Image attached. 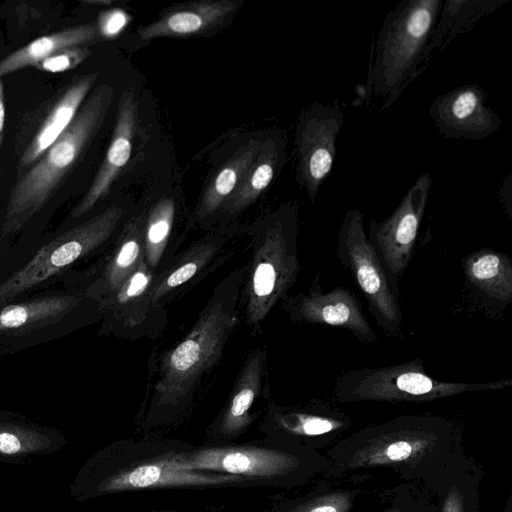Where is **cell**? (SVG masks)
I'll return each instance as SVG.
<instances>
[{"instance_id":"6da1fadb","label":"cell","mask_w":512,"mask_h":512,"mask_svg":"<svg viewBox=\"0 0 512 512\" xmlns=\"http://www.w3.org/2000/svg\"><path fill=\"white\" fill-rule=\"evenodd\" d=\"M176 451L151 448L147 456H140L139 448L132 444H112L83 464L70 485V494L84 501L132 490L252 484L238 475L178 469L173 463Z\"/></svg>"},{"instance_id":"7a4b0ae2","label":"cell","mask_w":512,"mask_h":512,"mask_svg":"<svg viewBox=\"0 0 512 512\" xmlns=\"http://www.w3.org/2000/svg\"><path fill=\"white\" fill-rule=\"evenodd\" d=\"M113 97L112 86H97L67 129L16 179L3 218V234L22 228L55 194L103 124Z\"/></svg>"},{"instance_id":"3957f363","label":"cell","mask_w":512,"mask_h":512,"mask_svg":"<svg viewBox=\"0 0 512 512\" xmlns=\"http://www.w3.org/2000/svg\"><path fill=\"white\" fill-rule=\"evenodd\" d=\"M442 4V0H403L385 16L370 78L374 94L382 100L380 111L425 70Z\"/></svg>"},{"instance_id":"277c9868","label":"cell","mask_w":512,"mask_h":512,"mask_svg":"<svg viewBox=\"0 0 512 512\" xmlns=\"http://www.w3.org/2000/svg\"><path fill=\"white\" fill-rule=\"evenodd\" d=\"M511 386L512 379L489 382L436 379L425 371L421 359H415L383 367L346 371L337 378L334 391L342 401H425Z\"/></svg>"},{"instance_id":"5b68a950","label":"cell","mask_w":512,"mask_h":512,"mask_svg":"<svg viewBox=\"0 0 512 512\" xmlns=\"http://www.w3.org/2000/svg\"><path fill=\"white\" fill-rule=\"evenodd\" d=\"M336 255L368 304L378 326L390 337L402 331L399 297L390 285L386 270L364 229L358 209L346 211L337 235Z\"/></svg>"},{"instance_id":"8992f818","label":"cell","mask_w":512,"mask_h":512,"mask_svg":"<svg viewBox=\"0 0 512 512\" xmlns=\"http://www.w3.org/2000/svg\"><path fill=\"white\" fill-rule=\"evenodd\" d=\"M228 300L211 301L188 336L164 359L156 390L164 403H175L219 356L237 316Z\"/></svg>"},{"instance_id":"52a82bcc","label":"cell","mask_w":512,"mask_h":512,"mask_svg":"<svg viewBox=\"0 0 512 512\" xmlns=\"http://www.w3.org/2000/svg\"><path fill=\"white\" fill-rule=\"evenodd\" d=\"M124 211L110 206L45 244L21 269L0 283V307L42 284L105 243Z\"/></svg>"},{"instance_id":"ba28073f","label":"cell","mask_w":512,"mask_h":512,"mask_svg":"<svg viewBox=\"0 0 512 512\" xmlns=\"http://www.w3.org/2000/svg\"><path fill=\"white\" fill-rule=\"evenodd\" d=\"M297 208H285L267 227L253 262L248 291L250 322L262 320L293 286L299 271Z\"/></svg>"},{"instance_id":"9c48e42d","label":"cell","mask_w":512,"mask_h":512,"mask_svg":"<svg viewBox=\"0 0 512 512\" xmlns=\"http://www.w3.org/2000/svg\"><path fill=\"white\" fill-rule=\"evenodd\" d=\"M98 78L97 72L73 77L21 120L15 134L16 179L25 173L71 124Z\"/></svg>"},{"instance_id":"30bf717a","label":"cell","mask_w":512,"mask_h":512,"mask_svg":"<svg viewBox=\"0 0 512 512\" xmlns=\"http://www.w3.org/2000/svg\"><path fill=\"white\" fill-rule=\"evenodd\" d=\"M432 176L422 174L385 220L371 219L368 240L386 270L394 294L400 298V281L412 258L425 213Z\"/></svg>"},{"instance_id":"8fae6325","label":"cell","mask_w":512,"mask_h":512,"mask_svg":"<svg viewBox=\"0 0 512 512\" xmlns=\"http://www.w3.org/2000/svg\"><path fill=\"white\" fill-rule=\"evenodd\" d=\"M344 123L334 105L314 103L301 116L296 131L297 179L310 201L329 176L336 157V140Z\"/></svg>"},{"instance_id":"7c38bea8","label":"cell","mask_w":512,"mask_h":512,"mask_svg":"<svg viewBox=\"0 0 512 512\" xmlns=\"http://www.w3.org/2000/svg\"><path fill=\"white\" fill-rule=\"evenodd\" d=\"M286 308L295 322L345 329L364 343L378 340L355 293L342 286L323 291L318 277L306 293L289 299Z\"/></svg>"},{"instance_id":"4fadbf2b","label":"cell","mask_w":512,"mask_h":512,"mask_svg":"<svg viewBox=\"0 0 512 512\" xmlns=\"http://www.w3.org/2000/svg\"><path fill=\"white\" fill-rule=\"evenodd\" d=\"M178 469L238 475L250 480H269L283 473L289 459L282 453L261 446H210L177 450L173 456Z\"/></svg>"},{"instance_id":"5bb4252c","label":"cell","mask_w":512,"mask_h":512,"mask_svg":"<svg viewBox=\"0 0 512 512\" xmlns=\"http://www.w3.org/2000/svg\"><path fill=\"white\" fill-rule=\"evenodd\" d=\"M487 94L477 85H464L437 96L429 114L447 138L479 140L501 125L500 116L486 105Z\"/></svg>"},{"instance_id":"9a60e30c","label":"cell","mask_w":512,"mask_h":512,"mask_svg":"<svg viewBox=\"0 0 512 512\" xmlns=\"http://www.w3.org/2000/svg\"><path fill=\"white\" fill-rule=\"evenodd\" d=\"M138 118V102L133 90L122 92L116 122L106 155L85 195L72 210V218L80 217L93 209L110 191L114 181L128 163Z\"/></svg>"},{"instance_id":"2e32d148","label":"cell","mask_w":512,"mask_h":512,"mask_svg":"<svg viewBox=\"0 0 512 512\" xmlns=\"http://www.w3.org/2000/svg\"><path fill=\"white\" fill-rule=\"evenodd\" d=\"M74 294H52L0 307V340H16L60 323L81 302Z\"/></svg>"},{"instance_id":"e0dca14e","label":"cell","mask_w":512,"mask_h":512,"mask_svg":"<svg viewBox=\"0 0 512 512\" xmlns=\"http://www.w3.org/2000/svg\"><path fill=\"white\" fill-rule=\"evenodd\" d=\"M239 7L237 1L202 0L172 7L138 30L141 40L162 37H186L206 32L221 24Z\"/></svg>"},{"instance_id":"ac0fdd59","label":"cell","mask_w":512,"mask_h":512,"mask_svg":"<svg viewBox=\"0 0 512 512\" xmlns=\"http://www.w3.org/2000/svg\"><path fill=\"white\" fill-rule=\"evenodd\" d=\"M465 287L484 303L505 308L512 302V261L505 253L483 248L462 258Z\"/></svg>"},{"instance_id":"d6986e66","label":"cell","mask_w":512,"mask_h":512,"mask_svg":"<svg viewBox=\"0 0 512 512\" xmlns=\"http://www.w3.org/2000/svg\"><path fill=\"white\" fill-rule=\"evenodd\" d=\"M61 433L31 422L0 415V460L18 462L55 453L66 445Z\"/></svg>"},{"instance_id":"ffe728a7","label":"cell","mask_w":512,"mask_h":512,"mask_svg":"<svg viewBox=\"0 0 512 512\" xmlns=\"http://www.w3.org/2000/svg\"><path fill=\"white\" fill-rule=\"evenodd\" d=\"M100 32L97 23H86L68 27L35 39L0 60V78L29 66H36L53 54L76 46H88L98 41Z\"/></svg>"},{"instance_id":"44dd1931","label":"cell","mask_w":512,"mask_h":512,"mask_svg":"<svg viewBox=\"0 0 512 512\" xmlns=\"http://www.w3.org/2000/svg\"><path fill=\"white\" fill-rule=\"evenodd\" d=\"M510 0H446L433 31L428 55L443 51L460 34L470 30L480 19L496 11Z\"/></svg>"},{"instance_id":"7402d4cb","label":"cell","mask_w":512,"mask_h":512,"mask_svg":"<svg viewBox=\"0 0 512 512\" xmlns=\"http://www.w3.org/2000/svg\"><path fill=\"white\" fill-rule=\"evenodd\" d=\"M262 145L259 141L251 140L221 167L203 192L196 210L198 219L208 217L226 204L245 177Z\"/></svg>"},{"instance_id":"603a6c76","label":"cell","mask_w":512,"mask_h":512,"mask_svg":"<svg viewBox=\"0 0 512 512\" xmlns=\"http://www.w3.org/2000/svg\"><path fill=\"white\" fill-rule=\"evenodd\" d=\"M281 160L279 143H263L245 177L222 207L229 214L237 213L254 202L270 185Z\"/></svg>"},{"instance_id":"cb8c5ba5","label":"cell","mask_w":512,"mask_h":512,"mask_svg":"<svg viewBox=\"0 0 512 512\" xmlns=\"http://www.w3.org/2000/svg\"><path fill=\"white\" fill-rule=\"evenodd\" d=\"M144 252V222L131 219L124 230L121 241L104 272V285L113 294L142 262Z\"/></svg>"},{"instance_id":"d4e9b609","label":"cell","mask_w":512,"mask_h":512,"mask_svg":"<svg viewBox=\"0 0 512 512\" xmlns=\"http://www.w3.org/2000/svg\"><path fill=\"white\" fill-rule=\"evenodd\" d=\"M262 362L260 356H254L247 364L230 405L220 425V432L225 436L241 433L252 421L249 415L254 399L261 385Z\"/></svg>"},{"instance_id":"484cf974","label":"cell","mask_w":512,"mask_h":512,"mask_svg":"<svg viewBox=\"0 0 512 512\" xmlns=\"http://www.w3.org/2000/svg\"><path fill=\"white\" fill-rule=\"evenodd\" d=\"M175 217V202L162 198L152 207L144 223V253L147 265L156 268L166 248Z\"/></svg>"},{"instance_id":"4316f807","label":"cell","mask_w":512,"mask_h":512,"mask_svg":"<svg viewBox=\"0 0 512 512\" xmlns=\"http://www.w3.org/2000/svg\"><path fill=\"white\" fill-rule=\"evenodd\" d=\"M215 248L207 244L189 255L188 259L182 260L181 264L169 273L162 281L155 284L150 290V300L156 302L170 290L190 280L199 269L214 254Z\"/></svg>"},{"instance_id":"83f0119b","label":"cell","mask_w":512,"mask_h":512,"mask_svg":"<svg viewBox=\"0 0 512 512\" xmlns=\"http://www.w3.org/2000/svg\"><path fill=\"white\" fill-rule=\"evenodd\" d=\"M152 273L150 267L141 262L136 270L123 282L112 296V305L116 308H125L131 306L136 300L148 294V288L151 285Z\"/></svg>"},{"instance_id":"f1b7e54d","label":"cell","mask_w":512,"mask_h":512,"mask_svg":"<svg viewBox=\"0 0 512 512\" xmlns=\"http://www.w3.org/2000/svg\"><path fill=\"white\" fill-rule=\"evenodd\" d=\"M287 430L305 435H320L340 426L339 421L316 414L291 413L278 419Z\"/></svg>"},{"instance_id":"f546056e","label":"cell","mask_w":512,"mask_h":512,"mask_svg":"<svg viewBox=\"0 0 512 512\" xmlns=\"http://www.w3.org/2000/svg\"><path fill=\"white\" fill-rule=\"evenodd\" d=\"M90 54L88 46L71 47L53 54L35 67L44 72H65L80 65Z\"/></svg>"},{"instance_id":"4dcf8cb0","label":"cell","mask_w":512,"mask_h":512,"mask_svg":"<svg viewBox=\"0 0 512 512\" xmlns=\"http://www.w3.org/2000/svg\"><path fill=\"white\" fill-rule=\"evenodd\" d=\"M124 23V15L118 11L106 14L98 25L100 34L112 35L118 31Z\"/></svg>"},{"instance_id":"1f68e13d","label":"cell","mask_w":512,"mask_h":512,"mask_svg":"<svg viewBox=\"0 0 512 512\" xmlns=\"http://www.w3.org/2000/svg\"><path fill=\"white\" fill-rule=\"evenodd\" d=\"M412 453V446L407 441H396L391 443L385 451L386 457L392 461H401L408 458Z\"/></svg>"},{"instance_id":"d6a6232c","label":"cell","mask_w":512,"mask_h":512,"mask_svg":"<svg viewBox=\"0 0 512 512\" xmlns=\"http://www.w3.org/2000/svg\"><path fill=\"white\" fill-rule=\"evenodd\" d=\"M511 175L505 178L501 188V198L509 218L512 217V195H511Z\"/></svg>"},{"instance_id":"836d02e7","label":"cell","mask_w":512,"mask_h":512,"mask_svg":"<svg viewBox=\"0 0 512 512\" xmlns=\"http://www.w3.org/2000/svg\"><path fill=\"white\" fill-rule=\"evenodd\" d=\"M4 124H5V94L3 78H0V178L2 176L1 171V150L4 138Z\"/></svg>"},{"instance_id":"e575fe53","label":"cell","mask_w":512,"mask_h":512,"mask_svg":"<svg viewBox=\"0 0 512 512\" xmlns=\"http://www.w3.org/2000/svg\"><path fill=\"white\" fill-rule=\"evenodd\" d=\"M309 512H337L336 508L330 505L318 506L311 509Z\"/></svg>"},{"instance_id":"d590c367","label":"cell","mask_w":512,"mask_h":512,"mask_svg":"<svg viewBox=\"0 0 512 512\" xmlns=\"http://www.w3.org/2000/svg\"><path fill=\"white\" fill-rule=\"evenodd\" d=\"M456 505L453 504V503H447L446 505V508H445V512H457V509H456Z\"/></svg>"},{"instance_id":"8d00e7d4","label":"cell","mask_w":512,"mask_h":512,"mask_svg":"<svg viewBox=\"0 0 512 512\" xmlns=\"http://www.w3.org/2000/svg\"><path fill=\"white\" fill-rule=\"evenodd\" d=\"M151 512H178V511H151Z\"/></svg>"}]
</instances>
